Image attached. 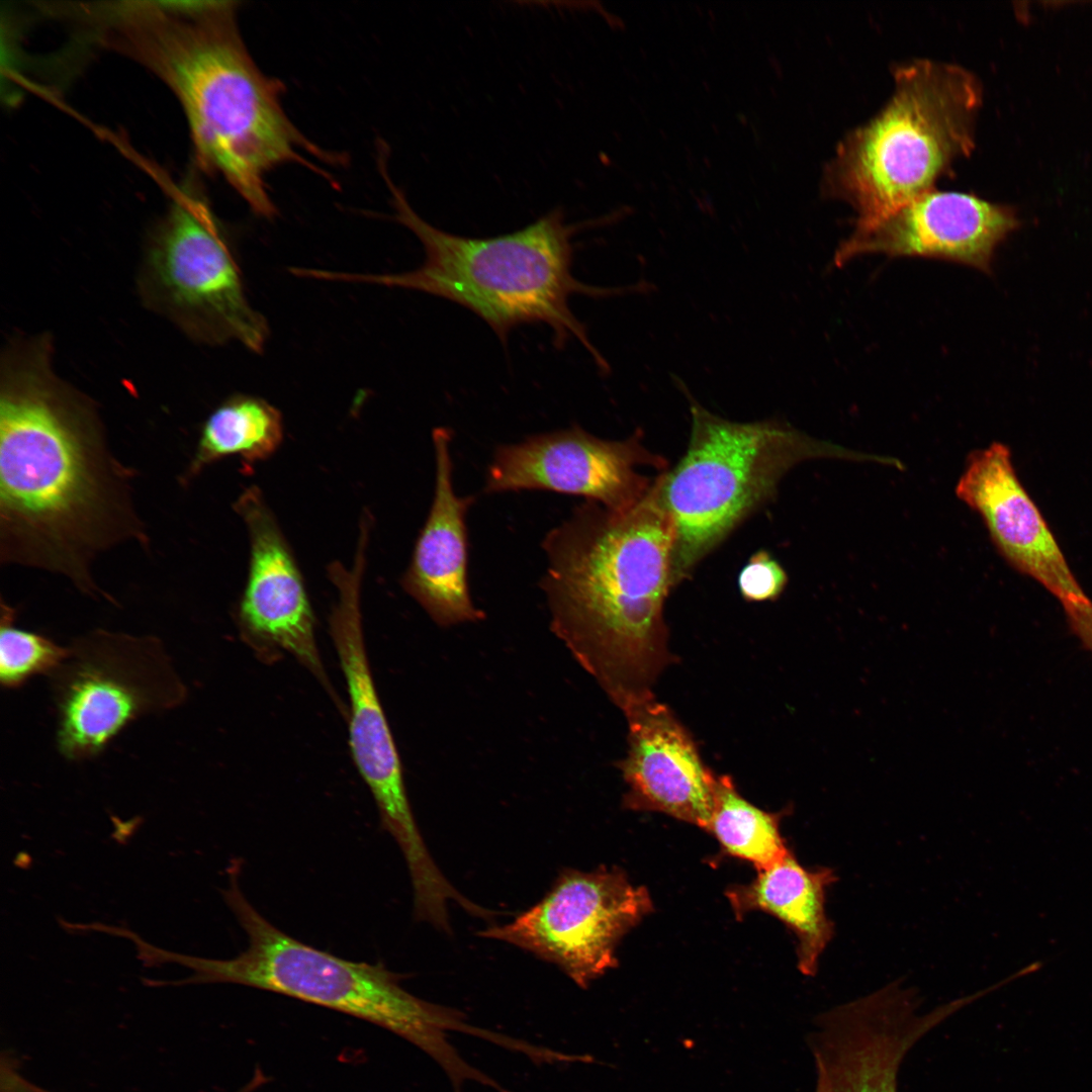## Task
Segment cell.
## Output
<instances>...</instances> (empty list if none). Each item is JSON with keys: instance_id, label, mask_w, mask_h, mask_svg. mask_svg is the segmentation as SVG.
I'll return each mask as SVG.
<instances>
[{"instance_id": "obj_1", "label": "cell", "mask_w": 1092, "mask_h": 1092, "mask_svg": "<svg viewBox=\"0 0 1092 1092\" xmlns=\"http://www.w3.org/2000/svg\"><path fill=\"white\" fill-rule=\"evenodd\" d=\"M48 336L14 340L0 376V519L8 560L69 574L119 535L123 496L90 399L61 379Z\"/></svg>"}, {"instance_id": "obj_2", "label": "cell", "mask_w": 1092, "mask_h": 1092, "mask_svg": "<svg viewBox=\"0 0 1092 1092\" xmlns=\"http://www.w3.org/2000/svg\"><path fill=\"white\" fill-rule=\"evenodd\" d=\"M553 633L622 711L653 697L671 662L664 605L675 529L657 478L635 506L585 500L542 542Z\"/></svg>"}, {"instance_id": "obj_3", "label": "cell", "mask_w": 1092, "mask_h": 1092, "mask_svg": "<svg viewBox=\"0 0 1092 1092\" xmlns=\"http://www.w3.org/2000/svg\"><path fill=\"white\" fill-rule=\"evenodd\" d=\"M231 1H156L118 27L116 42L180 100L200 162L219 173L258 215L276 207L266 177L285 163L327 155L286 116L278 83L249 55Z\"/></svg>"}, {"instance_id": "obj_4", "label": "cell", "mask_w": 1092, "mask_h": 1092, "mask_svg": "<svg viewBox=\"0 0 1092 1092\" xmlns=\"http://www.w3.org/2000/svg\"><path fill=\"white\" fill-rule=\"evenodd\" d=\"M393 217L422 243L423 264L395 274H355L318 270L320 280L359 282L425 292L457 303L482 318L505 343L522 325L551 329L557 349L575 338L592 355L599 370L610 366L592 344L584 326L572 312L575 294L609 297L646 291L649 284L606 288L585 284L572 274V239L580 229L567 223L556 208L514 233L468 238L444 232L423 219L387 174Z\"/></svg>"}, {"instance_id": "obj_5", "label": "cell", "mask_w": 1092, "mask_h": 1092, "mask_svg": "<svg viewBox=\"0 0 1092 1092\" xmlns=\"http://www.w3.org/2000/svg\"><path fill=\"white\" fill-rule=\"evenodd\" d=\"M239 867L229 870L222 897L248 935L238 957L214 960L170 951L168 963L193 971L175 985L233 983L288 996L378 1025L413 1043L448 1077L453 1092L484 1074L469 1065L450 1043L456 1030L491 1041L494 1032L471 1025L463 1013L425 1001L400 985V976L382 963L338 958L280 930L247 900L238 884Z\"/></svg>"}, {"instance_id": "obj_6", "label": "cell", "mask_w": 1092, "mask_h": 1092, "mask_svg": "<svg viewBox=\"0 0 1092 1092\" xmlns=\"http://www.w3.org/2000/svg\"><path fill=\"white\" fill-rule=\"evenodd\" d=\"M893 75L888 102L841 140L823 177L825 194L857 213L855 226L934 189L975 145L982 88L973 73L918 59L897 66Z\"/></svg>"}, {"instance_id": "obj_7", "label": "cell", "mask_w": 1092, "mask_h": 1092, "mask_svg": "<svg viewBox=\"0 0 1092 1092\" xmlns=\"http://www.w3.org/2000/svg\"><path fill=\"white\" fill-rule=\"evenodd\" d=\"M675 382L690 404L691 435L677 464L657 478L660 500L675 529V584L769 500L798 463L835 457L892 464L891 457L814 439L784 421L723 419L705 408L680 379Z\"/></svg>"}, {"instance_id": "obj_8", "label": "cell", "mask_w": 1092, "mask_h": 1092, "mask_svg": "<svg viewBox=\"0 0 1092 1092\" xmlns=\"http://www.w3.org/2000/svg\"><path fill=\"white\" fill-rule=\"evenodd\" d=\"M48 677L56 746L66 760L101 755L131 723L185 704L188 688L163 641L95 629L75 637Z\"/></svg>"}, {"instance_id": "obj_9", "label": "cell", "mask_w": 1092, "mask_h": 1092, "mask_svg": "<svg viewBox=\"0 0 1092 1092\" xmlns=\"http://www.w3.org/2000/svg\"><path fill=\"white\" fill-rule=\"evenodd\" d=\"M139 282L147 305L192 339L263 351L267 321L249 302L229 241L200 195L178 193L148 245Z\"/></svg>"}, {"instance_id": "obj_10", "label": "cell", "mask_w": 1092, "mask_h": 1092, "mask_svg": "<svg viewBox=\"0 0 1092 1092\" xmlns=\"http://www.w3.org/2000/svg\"><path fill=\"white\" fill-rule=\"evenodd\" d=\"M364 561L365 556L359 553L351 569L339 562L329 566V576L338 592L330 627L350 700L349 743L355 764L377 806L381 826L403 854L413 886L427 889L440 881L442 872L415 820L399 755L369 668L360 613Z\"/></svg>"}, {"instance_id": "obj_11", "label": "cell", "mask_w": 1092, "mask_h": 1092, "mask_svg": "<svg viewBox=\"0 0 1092 1092\" xmlns=\"http://www.w3.org/2000/svg\"><path fill=\"white\" fill-rule=\"evenodd\" d=\"M651 910L648 891L617 869L565 870L537 904L479 934L530 951L586 988L617 965L621 938Z\"/></svg>"}, {"instance_id": "obj_12", "label": "cell", "mask_w": 1092, "mask_h": 1092, "mask_svg": "<svg viewBox=\"0 0 1092 1092\" xmlns=\"http://www.w3.org/2000/svg\"><path fill=\"white\" fill-rule=\"evenodd\" d=\"M966 1005L963 997L920 1012L914 990L894 982L820 1013L808 1035L814 1092H899L906 1056Z\"/></svg>"}, {"instance_id": "obj_13", "label": "cell", "mask_w": 1092, "mask_h": 1092, "mask_svg": "<svg viewBox=\"0 0 1092 1092\" xmlns=\"http://www.w3.org/2000/svg\"><path fill=\"white\" fill-rule=\"evenodd\" d=\"M666 461L649 451L637 430L625 440L598 438L578 426L498 446L484 491L545 489L584 496L612 510L629 509L651 490ZM661 473V472H660Z\"/></svg>"}, {"instance_id": "obj_14", "label": "cell", "mask_w": 1092, "mask_h": 1092, "mask_svg": "<svg viewBox=\"0 0 1092 1092\" xmlns=\"http://www.w3.org/2000/svg\"><path fill=\"white\" fill-rule=\"evenodd\" d=\"M1019 225L1010 206L931 189L872 224L854 226L834 263L841 267L860 255L883 254L950 261L992 274L997 248Z\"/></svg>"}, {"instance_id": "obj_15", "label": "cell", "mask_w": 1092, "mask_h": 1092, "mask_svg": "<svg viewBox=\"0 0 1092 1092\" xmlns=\"http://www.w3.org/2000/svg\"><path fill=\"white\" fill-rule=\"evenodd\" d=\"M957 495L980 514L1004 559L1060 602L1087 599L1053 532L1021 484L1009 448L993 443L972 452Z\"/></svg>"}, {"instance_id": "obj_16", "label": "cell", "mask_w": 1092, "mask_h": 1092, "mask_svg": "<svg viewBox=\"0 0 1092 1092\" xmlns=\"http://www.w3.org/2000/svg\"><path fill=\"white\" fill-rule=\"evenodd\" d=\"M250 536L247 584L239 607L245 634L293 655L326 687L334 700L314 637V620L289 547L262 494L247 489L236 504Z\"/></svg>"}, {"instance_id": "obj_17", "label": "cell", "mask_w": 1092, "mask_h": 1092, "mask_svg": "<svg viewBox=\"0 0 1092 1092\" xmlns=\"http://www.w3.org/2000/svg\"><path fill=\"white\" fill-rule=\"evenodd\" d=\"M628 751L620 762L625 805L664 813L708 831L717 777L688 729L655 696L623 711Z\"/></svg>"}, {"instance_id": "obj_18", "label": "cell", "mask_w": 1092, "mask_h": 1092, "mask_svg": "<svg viewBox=\"0 0 1092 1092\" xmlns=\"http://www.w3.org/2000/svg\"><path fill=\"white\" fill-rule=\"evenodd\" d=\"M450 440L447 429L433 431L436 457L434 498L402 578L405 592L443 627L484 618V614L472 603L468 584L465 517L474 503V496H459L454 490Z\"/></svg>"}, {"instance_id": "obj_19", "label": "cell", "mask_w": 1092, "mask_h": 1092, "mask_svg": "<svg viewBox=\"0 0 1092 1092\" xmlns=\"http://www.w3.org/2000/svg\"><path fill=\"white\" fill-rule=\"evenodd\" d=\"M834 881L833 870L807 869L790 852L779 863L758 871L751 883L729 889L727 897L737 916L760 910L782 921L797 938L800 972L813 976L834 934L825 906Z\"/></svg>"}, {"instance_id": "obj_20", "label": "cell", "mask_w": 1092, "mask_h": 1092, "mask_svg": "<svg viewBox=\"0 0 1092 1092\" xmlns=\"http://www.w3.org/2000/svg\"><path fill=\"white\" fill-rule=\"evenodd\" d=\"M283 437L280 412L266 400L245 394L229 397L205 421L190 472L225 456L248 463L268 458Z\"/></svg>"}, {"instance_id": "obj_21", "label": "cell", "mask_w": 1092, "mask_h": 1092, "mask_svg": "<svg viewBox=\"0 0 1092 1092\" xmlns=\"http://www.w3.org/2000/svg\"><path fill=\"white\" fill-rule=\"evenodd\" d=\"M779 819L745 800L730 777H717L708 832L728 853L751 862L758 871L782 861L791 851L781 835Z\"/></svg>"}, {"instance_id": "obj_22", "label": "cell", "mask_w": 1092, "mask_h": 1092, "mask_svg": "<svg viewBox=\"0 0 1092 1092\" xmlns=\"http://www.w3.org/2000/svg\"><path fill=\"white\" fill-rule=\"evenodd\" d=\"M15 613L2 607L0 626V682L16 690L35 675L49 676L67 658L69 648L54 639L14 625Z\"/></svg>"}, {"instance_id": "obj_23", "label": "cell", "mask_w": 1092, "mask_h": 1092, "mask_svg": "<svg viewBox=\"0 0 1092 1092\" xmlns=\"http://www.w3.org/2000/svg\"><path fill=\"white\" fill-rule=\"evenodd\" d=\"M787 573L766 551H757L741 569L738 586L747 601L762 602L777 599L787 584Z\"/></svg>"}, {"instance_id": "obj_24", "label": "cell", "mask_w": 1092, "mask_h": 1092, "mask_svg": "<svg viewBox=\"0 0 1092 1092\" xmlns=\"http://www.w3.org/2000/svg\"><path fill=\"white\" fill-rule=\"evenodd\" d=\"M1068 626L1083 647L1092 653V601H1069L1062 603Z\"/></svg>"}]
</instances>
